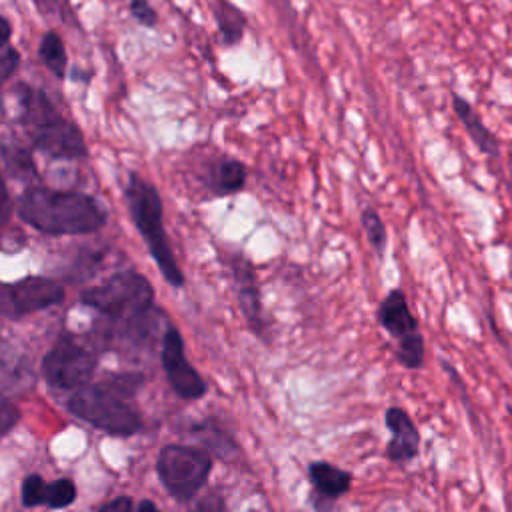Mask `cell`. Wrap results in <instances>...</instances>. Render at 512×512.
Wrapping results in <instances>:
<instances>
[{"mask_svg": "<svg viewBox=\"0 0 512 512\" xmlns=\"http://www.w3.org/2000/svg\"><path fill=\"white\" fill-rule=\"evenodd\" d=\"M18 212L30 226L48 234H86L104 224V212L94 198L52 188H28Z\"/></svg>", "mask_w": 512, "mask_h": 512, "instance_id": "6da1fadb", "label": "cell"}, {"mask_svg": "<svg viewBox=\"0 0 512 512\" xmlns=\"http://www.w3.org/2000/svg\"><path fill=\"white\" fill-rule=\"evenodd\" d=\"M22 122L34 146L52 158H84L88 154L80 128L58 114L42 90L18 86Z\"/></svg>", "mask_w": 512, "mask_h": 512, "instance_id": "7a4b0ae2", "label": "cell"}, {"mask_svg": "<svg viewBox=\"0 0 512 512\" xmlns=\"http://www.w3.org/2000/svg\"><path fill=\"white\" fill-rule=\"evenodd\" d=\"M126 202L132 214L134 224L142 232L144 240L148 242V248L152 256L156 258L164 278L180 286L182 284V272L170 252L164 228H162V202L154 186L144 182L140 176L132 174L128 184H126Z\"/></svg>", "mask_w": 512, "mask_h": 512, "instance_id": "3957f363", "label": "cell"}, {"mask_svg": "<svg viewBox=\"0 0 512 512\" xmlns=\"http://www.w3.org/2000/svg\"><path fill=\"white\" fill-rule=\"evenodd\" d=\"M68 408L92 426L118 436L134 434L140 426L138 414L102 386H82L72 394Z\"/></svg>", "mask_w": 512, "mask_h": 512, "instance_id": "277c9868", "label": "cell"}, {"mask_svg": "<svg viewBox=\"0 0 512 512\" xmlns=\"http://www.w3.org/2000/svg\"><path fill=\"white\" fill-rule=\"evenodd\" d=\"M84 304L114 318H134L152 304V286L136 272H120L82 294Z\"/></svg>", "mask_w": 512, "mask_h": 512, "instance_id": "5b68a950", "label": "cell"}, {"mask_svg": "<svg viewBox=\"0 0 512 512\" xmlns=\"http://www.w3.org/2000/svg\"><path fill=\"white\" fill-rule=\"evenodd\" d=\"M210 472V456L190 446H166L158 456V474L166 490L178 498H192Z\"/></svg>", "mask_w": 512, "mask_h": 512, "instance_id": "8992f818", "label": "cell"}, {"mask_svg": "<svg viewBox=\"0 0 512 512\" xmlns=\"http://www.w3.org/2000/svg\"><path fill=\"white\" fill-rule=\"evenodd\" d=\"M94 364L96 360L88 348L76 344L74 340H60L44 356L42 372L52 386L72 390L86 384Z\"/></svg>", "mask_w": 512, "mask_h": 512, "instance_id": "52a82bcc", "label": "cell"}, {"mask_svg": "<svg viewBox=\"0 0 512 512\" xmlns=\"http://www.w3.org/2000/svg\"><path fill=\"white\" fill-rule=\"evenodd\" d=\"M64 290L50 278H26L14 284H0V314L22 316L60 302Z\"/></svg>", "mask_w": 512, "mask_h": 512, "instance_id": "ba28073f", "label": "cell"}, {"mask_svg": "<svg viewBox=\"0 0 512 512\" xmlns=\"http://www.w3.org/2000/svg\"><path fill=\"white\" fill-rule=\"evenodd\" d=\"M162 362L164 370L168 374V380L172 388L184 396V398H200L206 390L202 378L196 374V370L188 364L184 356V344L178 334V330L168 328L164 334V346H162Z\"/></svg>", "mask_w": 512, "mask_h": 512, "instance_id": "9c48e42d", "label": "cell"}, {"mask_svg": "<svg viewBox=\"0 0 512 512\" xmlns=\"http://www.w3.org/2000/svg\"><path fill=\"white\" fill-rule=\"evenodd\" d=\"M384 424L390 432L386 458L396 464L414 460L420 452V432L410 414L400 406H390L384 412Z\"/></svg>", "mask_w": 512, "mask_h": 512, "instance_id": "30bf717a", "label": "cell"}, {"mask_svg": "<svg viewBox=\"0 0 512 512\" xmlns=\"http://www.w3.org/2000/svg\"><path fill=\"white\" fill-rule=\"evenodd\" d=\"M378 322L380 326L396 340L406 338L418 330V320L412 314L406 294L400 288H392L378 306Z\"/></svg>", "mask_w": 512, "mask_h": 512, "instance_id": "8fae6325", "label": "cell"}, {"mask_svg": "<svg viewBox=\"0 0 512 512\" xmlns=\"http://www.w3.org/2000/svg\"><path fill=\"white\" fill-rule=\"evenodd\" d=\"M34 382L28 360L6 340L0 338V394L22 392Z\"/></svg>", "mask_w": 512, "mask_h": 512, "instance_id": "7c38bea8", "label": "cell"}, {"mask_svg": "<svg viewBox=\"0 0 512 512\" xmlns=\"http://www.w3.org/2000/svg\"><path fill=\"white\" fill-rule=\"evenodd\" d=\"M452 108H454L458 120L462 122L464 130L472 138V142L480 148V152H484L488 156H496L498 154V140L486 128V124H484L482 116L476 112V108L464 96H458V94H452Z\"/></svg>", "mask_w": 512, "mask_h": 512, "instance_id": "4fadbf2b", "label": "cell"}, {"mask_svg": "<svg viewBox=\"0 0 512 512\" xmlns=\"http://www.w3.org/2000/svg\"><path fill=\"white\" fill-rule=\"evenodd\" d=\"M308 476H310L312 486L324 500H334V498L346 494L352 484L350 472H346L334 464H328V462H312L308 468Z\"/></svg>", "mask_w": 512, "mask_h": 512, "instance_id": "5bb4252c", "label": "cell"}, {"mask_svg": "<svg viewBox=\"0 0 512 512\" xmlns=\"http://www.w3.org/2000/svg\"><path fill=\"white\" fill-rule=\"evenodd\" d=\"M38 54L44 62V66L56 74V76H64L66 74V66H68V58H66V50H64V42L62 38L50 30L40 38V48Z\"/></svg>", "mask_w": 512, "mask_h": 512, "instance_id": "9a60e30c", "label": "cell"}, {"mask_svg": "<svg viewBox=\"0 0 512 512\" xmlns=\"http://www.w3.org/2000/svg\"><path fill=\"white\" fill-rule=\"evenodd\" d=\"M244 180H246V170L238 160L226 158L218 162L214 170V186L218 192H234L244 186Z\"/></svg>", "mask_w": 512, "mask_h": 512, "instance_id": "2e32d148", "label": "cell"}, {"mask_svg": "<svg viewBox=\"0 0 512 512\" xmlns=\"http://www.w3.org/2000/svg\"><path fill=\"white\" fill-rule=\"evenodd\" d=\"M396 356H398V362L408 370L422 368L424 358H426V346H424L422 334L414 332L406 338H400L398 348H396Z\"/></svg>", "mask_w": 512, "mask_h": 512, "instance_id": "e0dca14e", "label": "cell"}, {"mask_svg": "<svg viewBox=\"0 0 512 512\" xmlns=\"http://www.w3.org/2000/svg\"><path fill=\"white\" fill-rule=\"evenodd\" d=\"M360 220H362V228H364V232H366L368 244H370L372 250L382 258V256H384V250H386V226H384L380 214H378L374 208L366 206V208L362 210Z\"/></svg>", "mask_w": 512, "mask_h": 512, "instance_id": "ac0fdd59", "label": "cell"}, {"mask_svg": "<svg viewBox=\"0 0 512 512\" xmlns=\"http://www.w3.org/2000/svg\"><path fill=\"white\" fill-rule=\"evenodd\" d=\"M216 20H218V26L222 30V36H224L226 44H234L242 38L244 18L234 6L226 4V2H220L218 10H216Z\"/></svg>", "mask_w": 512, "mask_h": 512, "instance_id": "d6986e66", "label": "cell"}, {"mask_svg": "<svg viewBox=\"0 0 512 512\" xmlns=\"http://www.w3.org/2000/svg\"><path fill=\"white\" fill-rule=\"evenodd\" d=\"M76 498V486L68 478H60L52 484H46V498L44 502L50 508H64Z\"/></svg>", "mask_w": 512, "mask_h": 512, "instance_id": "ffe728a7", "label": "cell"}, {"mask_svg": "<svg viewBox=\"0 0 512 512\" xmlns=\"http://www.w3.org/2000/svg\"><path fill=\"white\" fill-rule=\"evenodd\" d=\"M2 156H4V162L6 166L12 170V172H18V174H32L34 172V166H32V160L28 156L26 150L22 148H16L12 144H2Z\"/></svg>", "mask_w": 512, "mask_h": 512, "instance_id": "44dd1931", "label": "cell"}, {"mask_svg": "<svg viewBox=\"0 0 512 512\" xmlns=\"http://www.w3.org/2000/svg\"><path fill=\"white\" fill-rule=\"evenodd\" d=\"M46 498V482L38 474H30L22 482V502L24 506H38Z\"/></svg>", "mask_w": 512, "mask_h": 512, "instance_id": "7402d4cb", "label": "cell"}, {"mask_svg": "<svg viewBox=\"0 0 512 512\" xmlns=\"http://www.w3.org/2000/svg\"><path fill=\"white\" fill-rule=\"evenodd\" d=\"M18 64H20V54L14 48H8L0 54V88L6 84V80L14 76V72L18 70Z\"/></svg>", "mask_w": 512, "mask_h": 512, "instance_id": "603a6c76", "label": "cell"}, {"mask_svg": "<svg viewBox=\"0 0 512 512\" xmlns=\"http://www.w3.org/2000/svg\"><path fill=\"white\" fill-rule=\"evenodd\" d=\"M130 12L142 26H154L158 22L156 10L148 4V0H130Z\"/></svg>", "mask_w": 512, "mask_h": 512, "instance_id": "cb8c5ba5", "label": "cell"}, {"mask_svg": "<svg viewBox=\"0 0 512 512\" xmlns=\"http://www.w3.org/2000/svg\"><path fill=\"white\" fill-rule=\"evenodd\" d=\"M18 420V410L0 394V434H6L12 430V426Z\"/></svg>", "mask_w": 512, "mask_h": 512, "instance_id": "d4e9b609", "label": "cell"}, {"mask_svg": "<svg viewBox=\"0 0 512 512\" xmlns=\"http://www.w3.org/2000/svg\"><path fill=\"white\" fill-rule=\"evenodd\" d=\"M10 212H12V202H10V196H8L4 178H2V174H0V226H4V224L8 222Z\"/></svg>", "mask_w": 512, "mask_h": 512, "instance_id": "484cf974", "label": "cell"}, {"mask_svg": "<svg viewBox=\"0 0 512 512\" xmlns=\"http://www.w3.org/2000/svg\"><path fill=\"white\" fill-rule=\"evenodd\" d=\"M98 512H132V502L128 498H116L102 506Z\"/></svg>", "mask_w": 512, "mask_h": 512, "instance_id": "4316f807", "label": "cell"}, {"mask_svg": "<svg viewBox=\"0 0 512 512\" xmlns=\"http://www.w3.org/2000/svg\"><path fill=\"white\" fill-rule=\"evenodd\" d=\"M10 36H12V26L4 16H0V48L10 42Z\"/></svg>", "mask_w": 512, "mask_h": 512, "instance_id": "83f0119b", "label": "cell"}, {"mask_svg": "<svg viewBox=\"0 0 512 512\" xmlns=\"http://www.w3.org/2000/svg\"><path fill=\"white\" fill-rule=\"evenodd\" d=\"M138 512H160V510L156 508V504H154V502H150V500H142V502L138 504Z\"/></svg>", "mask_w": 512, "mask_h": 512, "instance_id": "f1b7e54d", "label": "cell"}]
</instances>
